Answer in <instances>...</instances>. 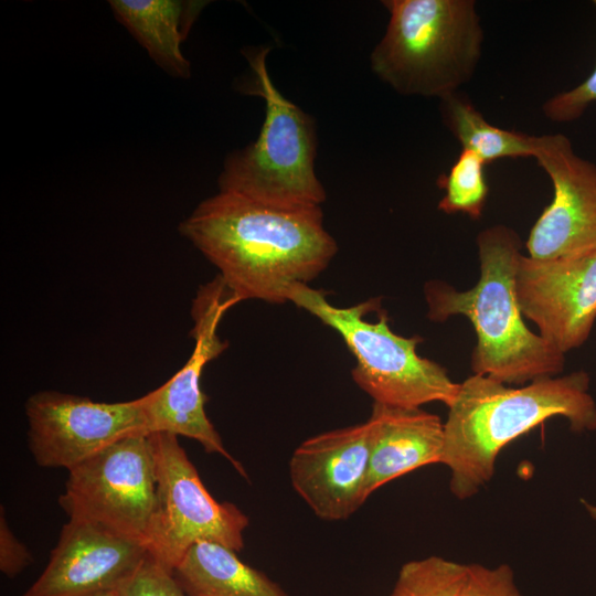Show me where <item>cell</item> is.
<instances>
[{
  "instance_id": "e0dca14e",
  "label": "cell",
  "mask_w": 596,
  "mask_h": 596,
  "mask_svg": "<svg viewBox=\"0 0 596 596\" xmlns=\"http://www.w3.org/2000/svg\"><path fill=\"white\" fill-rule=\"evenodd\" d=\"M172 575L188 596H287L264 573L243 563L221 543H193Z\"/></svg>"
},
{
  "instance_id": "2e32d148",
  "label": "cell",
  "mask_w": 596,
  "mask_h": 596,
  "mask_svg": "<svg viewBox=\"0 0 596 596\" xmlns=\"http://www.w3.org/2000/svg\"><path fill=\"white\" fill-rule=\"evenodd\" d=\"M206 3L199 0L109 1L115 17L150 57L170 75L182 78L190 76L191 66L181 45Z\"/></svg>"
},
{
  "instance_id": "9a60e30c",
  "label": "cell",
  "mask_w": 596,
  "mask_h": 596,
  "mask_svg": "<svg viewBox=\"0 0 596 596\" xmlns=\"http://www.w3.org/2000/svg\"><path fill=\"white\" fill-rule=\"evenodd\" d=\"M370 419L373 441L364 490L366 499L398 477L441 462L445 425L437 415L421 407L373 403Z\"/></svg>"
},
{
  "instance_id": "7402d4cb",
  "label": "cell",
  "mask_w": 596,
  "mask_h": 596,
  "mask_svg": "<svg viewBox=\"0 0 596 596\" xmlns=\"http://www.w3.org/2000/svg\"><path fill=\"white\" fill-rule=\"evenodd\" d=\"M596 7V0L594 1ZM596 102V66L589 76L570 91L555 94L544 102L542 111L551 121L577 120Z\"/></svg>"
},
{
  "instance_id": "8992f818",
  "label": "cell",
  "mask_w": 596,
  "mask_h": 596,
  "mask_svg": "<svg viewBox=\"0 0 596 596\" xmlns=\"http://www.w3.org/2000/svg\"><path fill=\"white\" fill-rule=\"evenodd\" d=\"M287 299L339 333L356 361L353 381L374 403L417 408L441 402L448 407L455 400L459 383L445 368L417 354L419 337L394 333L385 313L375 322L364 320L368 312L380 308V299L340 308L306 284L292 286Z\"/></svg>"
},
{
  "instance_id": "30bf717a",
  "label": "cell",
  "mask_w": 596,
  "mask_h": 596,
  "mask_svg": "<svg viewBox=\"0 0 596 596\" xmlns=\"http://www.w3.org/2000/svg\"><path fill=\"white\" fill-rule=\"evenodd\" d=\"M29 448L41 467L67 470L127 436L149 434L141 398L95 402L42 391L25 403Z\"/></svg>"
},
{
  "instance_id": "603a6c76",
  "label": "cell",
  "mask_w": 596,
  "mask_h": 596,
  "mask_svg": "<svg viewBox=\"0 0 596 596\" xmlns=\"http://www.w3.org/2000/svg\"><path fill=\"white\" fill-rule=\"evenodd\" d=\"M119 589L124 596H188L172 573L150 555Z\"/></svg>"
},
{
  "instance_id": "5b68a950",
  "label": "cell",
  "mask_w": 596,
  "mask_h": 596,
  "mask_svg": "<svg viewBox=\"0 0 596 596\" xmlns=\"http://www.w3.org/2000/svg\"><path fill=\"white\" fill-rule=\"evenodd\" d=\"M269 51H244L249 73L241 91L265 100V119L254 142L227 156L220 190L273 205L321 206L326 191L315 169L316 124L274 85L266 66Z\"/></svg>"
},
{
  "instance_id": "4fadbf2b",
  "label": "cell",
  "mask_w": 596,
  "mask_h": 596,
  "mask_svg": "<svg viewBox=\"0 0 596 596\" xmlns=\"http://www.w3.org/2000/svg\"><path fill=\"white\" fill-rule=\"evenodd\" d=\"M373 425L364 423L304 440L289 460L292 488L326 521L345 520L366 500Z\"/></svg>"
},
{
  "instance_id": "3957f363",
  "label": "cell",
  "mask_w": 596,
  "mask_h": 596,
  "mask_svg": "<svg viewBox=\"0 0 596 596\" xmlns=\"http://www.w3.org/2000/svg\"><path fill=\"white\" fill-rule=\"evenodd\" d=\"M477 245L478 283L458 291L444 281H428L424 289L428 318L435 322L456 315L469 319L477 336L473 374L507 385L556 376L564 369L565 354L526 327L518 301L519 235L505 225H492L478 234Z\"/></svg>"
},
{
  "instance_id": "277c9868",
  "label": "cell",
  "mask_w": 596,
  "mask_h": 596,
  "mask_svg": "<svg viewBox=\"0 0 596 596\" xmlns=\"http://www.w3.org/2000/svg\"><path fill=\"white\" fill-rule=\"evenodd\" d=\"M390 13L371 53L375 75L407 96L443 99L473 76L483 30L473 0H385Z\"/></svg>"
},
{
  "instance_id": "8fae6325",
  "label": "cell",
  "mask_w": 596,
  "mask_h": 596,
  "mask_svg": "<svg viewBox=\"0 0 596 596\" xmlns=\"http://www.w3.org/2000/svg\"><path fill=\"white\" fill-rule=\"evenodd\" d=\"M533 158L549 175L553 198L530 231L528 256L555 259L596 251V164L562 134L536 136Z\"/></svg>"
},
{
  "instance_id": "44dd1931",
  "label": "cell",
  "mask_w": 596,
  "mask_h": 596,
  "mask_svg": "<svg viewBox=\"0 0 596 596\" xmlns=\"http://www.w3.org/2000/svg\"><path fill=\"white\" fill-rule=\"evenodd\" d=\"M457 596H524L517 586L514 573L507 564L494 567L467 564V575Z\"/></svg>"
},
{
  "instance_id": "7a4b0ae2",
  "label": "cell",
  "mask_w": 596,
  "mask_h": 596,
  "mask_svg": "<svg viewBox=\"0 0 596 596\" xmlns=\"http://www.w3.org/2000/svg\"><path fill=\"white\" fill-rule=\"evenodd\" d=\"M561 416L575 433L596 430V402L589 376L576 371L510 387L473 374L459 383L448 406L443 465L460 500L476 494L494 475L501 449L546 419Z\"/></svg>"
},
{
  "instance_id": "d4e9b609",
  "label": "cell",
  "mask_w": 596,
  "mask_h": 596,
  "mask_svg": "<svg viewBox=\"0 0 596 596\" xmlns=\"http://www.w3.org/2000/svg\"><path fill=\"white\" fill-rule=\"evenodd\" d=\"M587 513L596 521V504H593L584 499L581 500Z\"/></svg>"
},
{
  "instance_id": "9c48e42d",
  "label": "cell",
  "mask_w": 596,
  "mask_h": 596,
  "mask_svg": "<svg viewBox=\"0 0 596 596\" xmlns=\"http://www.w3.org/2000/svg\"><path fill=\"white\" fill-rule=\"evenodd\" d=\"M240 301L220 276L201 286L191 309L194 348L190 358L170 380L140 398L149 434L168 433L192 438L206 453L223 456L242 477L247 478L244 467L226 450L209 419L204 409L206 396L201 390L205 365L227 348V342L217 333L221 319Z\"/></svg>"
},
{
  "instance_id": "cb8c5ba5",
  "label": "cell",
  "mask_w": 596,
  "mask_h": 596,
  "mask_svg": "<svg viewBox=\"0 0 596 596\" xmlns=\"http://www.w3.org/2000/svg\"><path fill=\"white\" fill-rule=\"evenodd\" d=\"M32 555L10 530L3 507L0 517V570L8 577H14L32 563Z\"/></svg>"
},
{
  "instance_id": "5bb4252c",
  "label": "cell",
  "mask_w": 596,
  "mask_h": 596,
  "mask_svg": "<svg viewBox=\"0 0 596 596\" xmlns=\"http://www.w3.org/2000/svg\"><path fill=\"white\" fill-rule=\"evenodd\" d=\"M148 556L143 540L96 522L70 519L46 567L22 596H91L116 589Z\"/></svg>"
},
{
  "instance_id": "ffe728a7",
  "label": "cell",
  "mask_w": 596,
  "mask_h": 596,
  "mask_svg": "<svg viewBox=\"0 0 596 596\" xmlns=\"http://www.w3.org/2000/svg\"><path fill=\"white\" fill-rule=\"evenodd\" d=\"M467 564L430 555L402 565L390 596H457Z\"/></svg>"
},
{
  "instance_id": "ac0fdd59",
  "label": "cell",
  "mask_w": 596,
  "mask_h": 596,
  "mask_svg": "<svg viewBox=\"0 0 596 596\" xmlns=\"http://www.w3.org/2000/svg\"><path fill=\"white\" fill-rule=\"evenodd\" d=\"M446 127L461 145L479 156L486 164L503 158L533 157L536 136L491 125L467 99L455 93L440 99Z\"/></svg>"
},
{
  "instance_id": "7c38bea8",
  "label": "cell",
  "mask_w": 596,
  "mask_h": 596,
  "mask_svg": "<svg viewBox=\"0 0 596 596\" xmlns=\"http://www.w3.org/2000/svg\"><path fill=\"white\" fill-rule=\"evenodd\" d=\"M523 317L560 352L581 347L596 320V251L555 259L521 255L515 277Z\"/></svg>"
},
{
  "instance_id": "6da1fadb",
  "label": "cell",
  "mask_w": 596,
  "mask_h": 596,
  "mask_svg": "<svg viewBox=\"0 0 596 596\" xmlns=\"http://www.w3.org/2000/svg\"><path fill=\"white\" fill-rule=\"evenodd\" d=\"M240 300L285 304L290 288L317 278L338 252L321 206H280L219 191L180 224Z\"/></svg>"
},
{
  "instance_id": "ba28073f",
  "label": "cell",
  "mask_w": 596,
  "mask_h": 596,
  "mask_svg": "<svg viewBox=\"0 0 596 596\" xmlns=\"http://www.w3.org/2000/svg\"><path fill=\"white\" fill-rule=\"evenodd\" d=\"M58 503L70 519L96 522L147 542L157 504L150 435L121 438L70 469Z\"/></svg>"
},
{
  "instance_id": "484cf974",
  "label": "cell",
  "mask_w": 596,
  "mask_h": 596,
  "mask_svg": "<svg viewBox=\"0 0 596 596\" xmlns=\"http://www.w3.org/2000/svg\"><path fill=\"white\" fill-rule=\"evenodd\" d=\"M91 596H124L119 588L100 592Z\"/></svg>"
},
{
  "instance_id": "d6986e66",
  "label": "cell",
  "mask_w": 596,
  "mask_h": 596,
  "mask_svg": "<svg viewBox=\"0 0 596 596\" xmlns=\"http://www.w3.org/2000/svg\"><path fill=\"white\" fill-rule=\"evenodd\" d=\"M485 166L475 152L461 149L449 171L437 179V185L445 190L438 209L447 214L464 213L479 219L489 193Z\"/></svg>"
},
{
  "instance_id": "52a82bcc",
  "label": "cell",
  "mask_w": 596,
  "mask_h": 596,
  "mask_svg": "<svg viewBox=\"0 0 596 596\" xmlns=\"http://www.w3.org/2000/svg\"><path fill=\"white\" fill-rule=\"evenodd\" d=\"M149 435L157 467V504L147 540L149 555L172 573L188 549L200 540L241 551L247 515L234 503L213 499L178 436Z\"/></svg>"
}]
</instances>
